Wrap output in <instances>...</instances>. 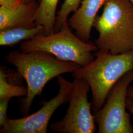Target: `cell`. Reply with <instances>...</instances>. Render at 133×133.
I'll return each mask as SVG.
<instances>
[{"label": "cell", "instance_id": "30bf717a", "mask_svg": "<svg viewBox=\"0 0 133 133\" xmlns=\"http://www.w3.org/2000/svg\"><path fill=\"white\" fill-rule=\"evenodd\" d=\"M44 33L43 26L37 25L33 28L17 27L0 31V45L14 46L20 42L28 41Z\"/></svg>", "mask_w": 133, "mask_h": 133}, {"label": "cell", "instance_id": "3957f363", "mask_svg": "<svg viewBox=\"0 0 133 133\" xmlns=\"http://www.w3.org/2000/svg\"><path fill=\"white\" fill-rule=\"evenodd\" d=\"M95 55L94 61L72 73L74 77L83 78L90 86L94 114L102 108L114 84L133 70V50L119 54L99 50Z\"/></svg>", "mask_w": 133, "mask_h": 133}, {"label": "cell", "instance_id": "277c9868", "mask_svg": "<svg viewBox=\"0 0 133 133\" xmlns=\"http://www.w3.org/2000/svg\"><path fill=\"white\" fill-rule=\"evenodd\" d=\"M71 29L66 21L57 32L49 35H40L22 42L20 51L24 53L44 51L62 61L85 66L94 60L92 52L98 51V49L96 44L81 40Z\"/></svg>", "mask_w": 133, "mask_h": 133}, {"label": "cell", "instance_id": "8fae6325", "mask_svg": "<svg viewBox=\"0 0 133 133\" xmlns=\"http://www.w3.org/2000/svg\"><path fill=\"white\" fill-rule=\"evenodd\" d=\"M59 0H41L35 15L37 26H42L44 35L54 33V26L56 17V9Z\"/></svg>", "mask_w": 133, "mask_h": 133}, {"label": "cell", "instance_id": "7c38bea8", "mask_svg": "<svg viewBox=\"0 0 133 133\" xmlns=\"http://www.w3.org/2000/svg\"><path fill=\"white\" fill-rule=\"evenodd\" d=\"M8 75L5 72L3 67L0 69V100L11 99L13 97L26 96L28 93L27 87L16 85L8 82Z\"/></svg>", "mask_w": 133, "mask_h": 133}, {"label": "cell", "instance_id": "ac0fdd59", "mask_svg": "<svg viewBox=\"0 0 133 133\" xmlns=\"http://www.w3.org/2000/svg\"><path fill=\"white\" fill-rule=\"evenodd\" d=\"M129 1L133 5V0H129Z\"/></svg>", "mask_w": 133, "mask_h": 133}, {"label": "cell", "instance_id": "6da1fadb", "mask_svg": "<svg viewBox=\"0 0 133 133\" xmlns=\"http://www.w3.org/2000/svg\"><path fill=\"white\" fill-rule=\"evenodd\" d=\"M5 59L16 68L18 76L26 81L28 93L22 103V110L26 115L35 97L41 95L49 81L65 73H73L81 67L76 63L62 61L42 51H12L5 56Z\"/></svg>", "mask_w": 133, "mask_h": 133}, {"label": "cell", "instance_id": "8992f818", "mask_svg": "<svg viewBox=\"0 0 133 133\" xmlns=\"http://www.w3.org/2000/svg\"><path fill=\"white\" fill-rule=\"evenodd\" d=\"M69 106L64 117L51 124L53 132L93 133L96 130L95 115L91 112L92 104L88 100L90 87L83 78L74 77Z\"/></svg>", "mask_w": 133, "mask_h": 133}, {"label": "cell", "instance_id": "52a82bcc", "mask_svg": "<svg viewBox=\"0 0 133 133\" xmlns=\"http://www.w3.org/2000/svg\"><path fill=\"white\" fill-rule=\"evenodd\" d=\"M59 92L55 97L44 101L43 106L36 112L18 119L8 118L1 127V133H46L50 119L55 110L69 102L73 83L61 76L57 77Z\"/></svg>", "mask_w": 133, "mask_h": 133}, {"label": "cell", "instance_id": "9a60e30c", "mask_svg": "<svg viewBox=\"0 0 133 133\" xmlns=\"http://www.w3.org/2000/svg\"><path fill=\"white\" fill-rule=\"evenodd\" d=\"M41 0H0V5L10 9H15L20 5L34 1Z\"/></svg>", "mask_w": 133, "mask_h": 133}, {"label": "cell", "instance_id": "4fadbf2b", "mask_svg": "<svg viewBox=\"0 0 133 133\" xmlns=\"http://www.w3.org/2000/svg\"><path fill=\"white\" fill-rule=\"evenodd\" d=\"M81 1L82 0H64L56 15L54 33L61 30L63 24L68 21L69 15L75 12L78 9Z\"/></svg>", "mask_w": 133, "mask_h": 133}, {"label": "cell", "instance_id": "5bb4252c", "mask_svg": "<svg viewBox=\"0 0 133 133\" xmlns=\"http://www.w3.org/2000/svg\"><path fill=\"white\" fill-rule=\"evenodd\" d=\"M10 100V99L0 100V127L3 126L8 119L7 117V110Z\"/></svg>", "mask_w": 133, "mask_h": 133}, {"label": "cell", "instance_id": "e0dca14e", "mask_svg": "<svg viewBox=\"0 0 133 133\" xmlns=\"http://www.w3.org/2000/svg\"><path fill=\"white\" fill-rule=\"evenodd\" d=\"M129 111L130 112V113L132 114V116H133V105H131V106H129L127 108Z\"/></svg>", "mask_w": 133, "mask_h": 133}, {"label": "cell", "instance_id": "7a4b0ae2", "mask_svg": "<svg viewBox=\"0 0 133 133\" xmlns=\"http://www.w3.org/2000/svg\"><path fill=\"white\" fill-rule=\"evenodd\" d=\"M93 27L99 33L100 51L119 54L133 50V5L129 0H106Z\"/></svg>", "mask_w": 133, "mask_h": 133}, {"label": "cell", "instance_id": "ba28073f", "mask_svg": "<svg viewBox=\"0 0 133 133\" xmlns=\"http://www.w3.org/2000/svg\"><path fill=\"white\" fill-rule=\"evenodd\" d=\"M106 0H82L78 9L68 19L71 29L81 40L89 42L97 13Z\"/></svg>", "mask_w": 133, "mask_h": 133}, {"label": "cell", "instance_id": "2e32d148", "mask_svg": "<svg viewBox=\"0 0 133 133\" xmlns=\"http://www.w3.org/2000/svg\"><path fill=\"white\" fill-rule=\"evenodd\" d=\"M127 108L129 106L133 105V87H129L126 98Z\"/></svg>", "mask_w": 133, "mask_h": 133}, {"label": "cell", "instance_id": "9c48e42d", "mask_svg": "<svg viewBox=\"0 0 133 133\" xmlns=\"http://www.w3.org/2000/svg\"><path fill=\"white\" fill-rule=\"evenodd\" d=\"M39 2L34 1L20 5L15 9L0 6V31L17 27H36L35 15Z\"/></svg>", "mask_w": 133, "mask_h": 133}, {"label": "cell", "instance_id": "5b68a950", "mask_svg": "<svg viewBox=\"0 0 133 133\" xmlns=\"http://www.w3.org/2000/svg\"><path fill=\"white\" fill-rule=\"evenodd\" d=\"M133 81V70L122 76L108 95L105 104L95 114L99 133H133L130 115L126 111L129 85Z\"/></svg>", "mask_w": 133, "mask_h": 133}]
</instances>
